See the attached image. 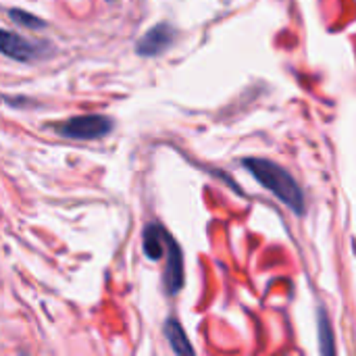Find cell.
I'll use <instances>...</instances> for the list:
<instances>
[{"label": "cell", "mask_w": 356, "mask_h": 356, "mask_svg": "<svg viewBox=\"0 0 356 356\" xmlns=\"http://www.w3.org/2000/svg\"><path fill=\"white\" fill-rule=\"evenodd\" d=\"M8 17H10L15 23L27 27V29H44V27H46L44 19H40V17H35V15H31V13H25V10H21V8L8 10Z\"/></svg>", "instance_id": "obj_9"}, {"label": "cell", "mask_w": 356, "mask_h": 356, "mask_svg": "<svg viewBox=\"0 0 356 356\" xmlns=\"http://www.w3.org/2000/svg\"><path fill=\"white\" fill-rule=\"evenodd\" d=\"M173 40H175V29L167 23H159L140 38V42L136 44V52L140 56H159L167 48H171Z\"/></svg>", "instance_id": "obj_4"}, {"label": "cell", "mask_w": 356, "mask_h": 356, "mask_svg": "<svg viewBox=\"0 0 356 356\" xmlns=\"http://www.w3.org/2000/svg\"><path fill=\"white\" fill-rule=\"evenodd\" d=\"M242 165L252 173V177L263 186L267 188L280 202H284L294 215H305V194L298 186V181L277 163L269 161V159H257V156H250V159H244Z\"/></svg>", "instance_id": "obj_1"}, {"label": "cell", "mask_w": 356, "mask_h": 356, "mask_svg": "<svg viewBox=\"0 0 356 356\" xmlns=\"http://www.w3.org/2000/svg\"><path fill=\"white\" fill-rule=\"evenodd\" d=\"M165 334H167V340H169L173 353H177V355H194V348L190 346V342L186 338V332L181 330V325L175 319H169L165 323Z\"/></svg>", "instance_id": "obj_7"}, {"label": "cell", "mask_w": 356, "mask_h": 356, "mask_svg": "<svg viewBox=\"0 0 356 356\" xmlns=\"http://www.w3.org/2000/svg\"><path fill=\"white\" fill-rule=\"evenodd\" d=\"M169 238H171V234L165 227H161L159 223H148L144 227V236H142L144 254L152 261H161L167 254Z\"/></svg>", "instance_id": "obj_6"}, {"label": "cell", "mask_w": 356, "mask_h": 356, "mask_svg": "<svg viewBox=\"0 0 356 356\" xmlns=\"http://www.w3.org/2000/svg\"><path fill=\"white\" fill-rule=\"evenodd\" d=\"M167 267H165V290L169 294H177L184 286V252L173 238H169L167 246Z\"/></svg>", "instance_id": "obj_5"}, {"label": "cell", "mask_w": 356, "mask_h": 356, "mask_svg": "<svg viewBox=\"0 0 356 356\" xmlns=\"http://www.w3.org/2000/svg\"><path fill=\"white\" fill-rule=\"evenodd\" d=\"M319 340H321V353H323V355H334V353H336V346H334V332H332V327H330V321H327L325 311L319 313Z\"/></svg>", "instance_id": "obj_8"}, {"label": "cell", "mask_w": 356, "mask_h": 356, "mask_svg": "<svg viewBox=\"0 0 356 356\" xmlns=\"http://www.w3.org/2000/svg\"><path fill=\"white\" fill-rule=\"evenodd\" d=\"M0 50L4 56L13 58V60H19V63H27V60H33L42 54L48 52V46L46 44H31L29 40L4 29L2 35H0Z\"/></svg>", "instance_id": "obj_3"}, {"label": "cell", "mask_w": 356, "mask_h": 356, "mask_svg": "<svg viewBox=\"0 0 356 356\" xmlns=\"http://www.w3.org/2000/svg\"><path fill=\"white\" fill-rule=\"evenodd\" d=\"M54 129L69 140H100L113 131V121L106 115H81L54 125Z\"/></svg>", "instance_id": "obj_2"}]
</instances>
